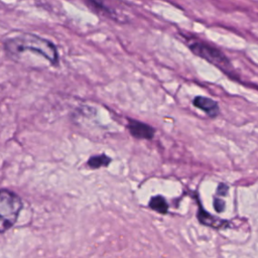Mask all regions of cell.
I'll list each match as a JSON object with an SVG mask.
<instances>
[{"mask_svg": "<svg viewBox=\"0 0 258 258\" xmlns=\"http://www.w3.org/2000/svg\"><path fill=\"white\" fill-rule=\"evenodd\" d=\"M4 47L7 54L15 60L26 51L41 56L51 64H56L58 59L56 47L47 39L34 34L23 33L10 37L5 41Z\"/></svg>", "mask_w": 258, "mask_h": 258, "instance_id": "obj_1", "label": "cell"}, {"mask_svg": "<svg viewBox=\"0 0 258 258\" xmlns=\"http://www.w3.org/2000/svg\"><path fill=\"white\" fill-rule=\"evenodd\" d=\"M23 208L21 198L14 191L0 189V234L11 229Z\"/></svg>", "mask_w": 258, "mask_h": 258, "instance_id": "obj_2", "label": "cell"}, {"mask_svg": "<svg viewBox=\"0 0 258 258\" xmlns=\"http://www.w3.org/2000/svg\"><path fill=\"white\" fill-rule=\"evenodd\" d=\"M149 207L161 214H165L167 213V209H168V205L166 203V201L161 197V196H156L153 197L150 202H149Z\"/></svg>", "mask_w": 258, "mask_h": 258, "instance_id": "obj_7", "label": "cell"}, {"mask_svg": "<svg viewBox=\"0 0 258 258\" xmlns=\"http://www.w3.org/2000/svg\"><path fill=\"white\" fill-rule=\"evenodd\" d=\"M228 190V186L226 184H220L218 187V194L219 195H226Z\"/></svg>", "mask_w": 258, "mask_h": 258, "instance_id": "obj_9", "label": "cell"}, {"mask_svg": "<svg viewBox=\"0 0 258 258\" xmlns=\"http://www.w3.org/2000/svg\"><path fill=\"white\" fill-rule=\"evenodd\" d=\"M110 162H111V158L109 156H107L106 154H100V155H94L90 157L87 163L91 168L96 169V168L107 166Z\"/></svg>", "mask_w": 258, "mask_h": 258, "instance_id": "obj_6", "label": "cell"}, {"mask_svg": "<svg viewBox=\"0 0 258 258\" xmlns=\"http://www.w3.org/2000/svg\"><path fill=\"white\" fill-rule=\"evenodd\" d=\"M192 105L198 109L205 112L209 117L215 118L220 114V107L219 104L208 97L204 96H197L192 100Z\"/></svg>", "mask_w": 258, "mask_h": 258, "instance_id": "obj_5", "label": "cell"}, {"mask_svg": "<svg viewBox=\"0 0 258 258\" xmlns=\"http://www.w3.org/2000/svg\"><path fill=\"white\" fill-rule=\"evenodd\" d=\"M189 49L196 55L205 58L209 62L215 64L216 67L220 68L221 70H227L230 68V60L228 57L215 46H212L208 43L202 41H195L188 44Z\"/></svg>", "mask_w": 258, "mask_h": 258, "instance_id": "obj_3", "label": "cell"}, {"mask_svg": "<svg viewBox=\"0 0 258 258\" xmlns=\"http://www.w3.org/2000/svg\"><path fill=\"white\" fill-rule=\"evenodd\" d=\"M127 128L130 134L137 139L150 140L154 137L155 134V130L152 126L134 119H129Z\"/></svg>", "mask_w": 258, "mask_h": 258, "instance_id": "obj_4", "label": "cell"}, {"mask_svg": "<svg viewBox=\"0 0 258 258\" xmlns=\"http://www.w3.org/2000/svg\"><path fill=\"white\" fill-rule=\"evenodd\" d=\"M214 207H215L217 212H222L225 208V202L223 200H220V199H215Z\"/></svg>", "mask_w": 258, "mask_h": 258, "instance_id": "obj_8", "label": "cell"}]
</instances>
